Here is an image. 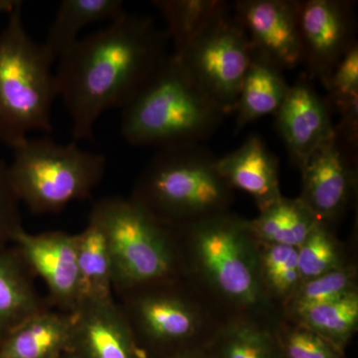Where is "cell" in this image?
<instances>
[{"instance_id":"obj_34","label":"cell","mask_w":358,"mask_h":358,"mask_svg":"<svg viewBox=\"0 0 358 358\" xmlns=\"http://www.w3.org/2000/svg\"><path fill=\"white\" fill-rule=\"evenodd\" d=\"M20 6H22V1L20 0H0V15H9Z\"/></svg>"},{"instance_id":"obj_15","label":"cell","mask_w":358,"mask_h":358,"mask_svg":"<svg viewBox=\"0 0 358 358\" xmlns=\"http://www.w3.org/2000/svg\"><path fill=\"white\" fill-rule=\"evenodd\" d=\"M275 117L278 131L299 169L317 148L334 138L331 110L305 76L289 86Z\"/></svg>"},{"instance_id":"obj_8","label":"cell","mask_w":358,"mask_h":358,"mask_svg":"<svg viewBox=\"0 0 358 358\" xmlns=\"http://www.w3.org/2000/svg\"><path fill=\"white\" fill-rule=\"evenodd\" d=\"M174 56L224 115L235 112L252 48L234 16L226 14Z\"/></svg>"},{"instance_id":"obj_3","label":"cell","mask_w":358,"mask_h":358,"mask_svg":"<svg viewBox=\"0 0 358 358\" xmlns=\"http://www.w3.org/2000/svg\"><path fill=\"white\" fill-rule=\"evenodd\" d=\"M217 159L200 143L162 148L131 197L174 229L227 213L233 189L219 173Z\"/></svg>"},{"instance_id":"obj_9","label":"cell","mask_w":358,"mask_h":358,"mask_svg":"<svg viewBox=\"0 0 358 358\" xmlns=\"http://www.w3.org/2000/svg\"><path fill=\"white\" fill-rule=\"evenodd\" d=\"M178 279L122 294L121 307L136 341L188 348L204 327L201 308L180 289Z\"/></svg>"},{"instance_id":"obj_18","label":"cell","mask_w":358,"mask_h":358,"mask_svg":"<svg viewBox=\"0 0 358 358\" xmlns=\"http://www.w3.org/2000/svg\"><path fill=\"white\" fill-rule=\"evenodd\" d=\"M32 275L13 244L0 248V341L45 308Z\"/></svg>"},{"instance_id":"obj_29","label":"cell","mask_w":358,"mask_h":358,"mask_svg":"<svg viewBox=\"0 0 358 358\" xmlns=\"http://www.w3.org/2000/svg\"><path fill=\"white\" fill-rule=\"evenodd\" d=\"M329 110L339 112L358 101V45L355 43L324 80Z\"/></svg>"},{"instance_id":"obj_6","label":"cell","mask_w":358,"mask_h":358,"mask_svg":"<svg viewBox=\"0 0 358 358\" xmlns=\"http://www.w3.org/2000/svg\"><path fill=\"white\" fill-rule=\"evenodd\" d=\"M11 150L9 180L20 203L34 214L57 213L88 199L106 173V157L83 150L76 141L27 138Z\"/></svg>"},{"instance_id":"obj_26","label":"cell","mask_w":358,"mask_h":358,"mask_svg":"<svg viewBox=\"0 0 358 358\" xmlns=\"http://www.w3.org/2000/svg\"><path fill=\"white\" fill-rule=\"evenodd\" d=\"M259 244V275L266 296L289 303L303 284L298 248L279 244Z\"/></svg>"},{"instance_id":"obj_17","label":"cell","mask_w":358,"mask_h":358,"mask_svg":"<svg viewBox=\"0 0 358 358\" xmlns=\"http://www.w3.org/2000/svg\"><path fill=\"white\" fill-rule=\"evenodd\" d=\"M73 315L45 308L0 341V358H60L69 352Z\"/></svg>"},{"instance_id":"obj_4","label":"cell","mask_w":358,"mask_h":358,"mask_svg":"<svg viewBox=\"0 0 358 358\" xmlns=\"http://www.w3.org/2000/svg\"><path fill=\"white\" fill-rule=\"evenodd\" d=\"M56 59L26 30L22 6L0 31V141L13 148L34 131L51 133L58 98Z\"/></svg>"},{"instance_id":"obj_32","label":"cell","mask_w":358,"mask_h":358,"mask_svg":"<svg viewBox=\"0 0 358 358\" xmlns=\"http://www.w3.org/2000/svg\"><path fill=\"white\" fill-rule=\"evenodd\" d=\"M339 122L334 124V138L345 154L357 162L358 143V101L338 112Z\"/></svg>"},{"instance_id":"obj_30","label":"cell","mask_w":358,"mask_h":358,"mask_svg":"<svg viewBox=\"0 0 358 358\" xmlns=\"http://www.w3.org/2000/svg\"><path fill=\"white\" fill-rule=\"evenodd\" d=\"M277 331L286 358H345V353L334 348L307 327L294 322Z\"/></svg>"},{"instance_id":"obj_7","label":"cell","mask_w":358,"mask_h":358,"mask_svg":"<svg viewBox=\"0 0 358 358\" xmlns=\"http://www.w3.org/2000/svg\"><path fill=\"white\" fill-rule=\"evenodd\" d=\"M180 229L192 268L221 299L243 310L267 301L259 275V244L247 220L227 212Z\"/></svg>"},{"instance_id":"obj_19","label":"cell","mask_w":358,"mask_h":358,"mask_svg":"<svg viewBox=\"0 0 358 358\" xmlns=\"http://www.w3.org/2000/svg\"><path fill=\"white\" fill-rule=\"evenodd\" d=\"M277 66L252 51L251 62L240 89L236 108V133L251 122L275 115L289 86Z\"/></svg>"},{"instance_id":"obj_2","label":"cell","mask_w":358,"mask_h":358,"mask_svg":"<svg viewBox=\"0 0 358 358\" xmlns=\"http://www.w3.org/2000/svg\"><path fill=\"white\" fill-rule=\"evenodd\" d=\"M224 115L171 53L122 108L121 134L131 145L160 150L199 143Z\"/></svg>"},{"instance_id":"obj_27","label":"cell","mask_w":358,"mask_h":358,"mask_svg":"<svg viewBox=\"0 0 358 358\" xmlns=\"http://www.w3.org/2000/svg\"><path fill=\"white\" fill-rule=\"evenodd\" d=\"M298 264L303 282L346 265L331 226L322 222L315 225L298 247Z\"/></svg>"},{"instance_id":"obj_35","label":"cell","mask_w":358,"mask_h":358,"mask_svg":"<svg viewBox=\"0 0 358 358\" xmlns=\"http://www.w3.org/2000/svg\"><path fill=\"white\" fill-rule=\"evenodd\" d=\"M60 358H77V357H75V355H73L72 353L67 352V353H65L64 355H62V357H61Z\"/></svg>"},{"instance_id":"obj_25","label":"cell","mask_w":358,"mask_h":358,"mask_svg":"<svg viewBox=\"0 0 358 358\" xmlns=\"http://www.w3.org/2000/svg\"><path fill=\"white\" fill-rule=\"evenodd\" d=\"M307 327L343 352L358 327V293L293 313Z\"/></svg>"},{"instance_id":"obj_24","label":"cell","mask_w":358,"mask_h":358,"mask_svg":"<svg viewBox=\"0 0 358 358\" xmlns=\"http://www.w3.org/2000/svg\"><path fill=\"white\" fill-rule=\"evenodd\" d=\"M207 345L214 358H286L278 334L251 319L226 324Z\"/></svg>"},{"instance_id":"obj_23","label":"cell","mask_w":358,"mask_h":358,"mask_svg":"<svg viewBox=\"0 0 358 358\" xmlns=\"http://www.w3.org/2000/svg\"><path fill=\"white\" fill-rule=\"evenodd\" d=\"M152 4L166 21V32L173 42L174 55L230 13L229 4L222 0H155Z\"/></svg>"},{"instance_id":"obj_12","label":"cell","mask_w":358,"mask_h":358,"mask_svg":"<svg viewBox=\"0 0 358 358\" xmlns=\"http://www.w3.org/2000/svg\"><path fill=\"white\" fill-rule=\"evenodd\" d=\"M13 244L32 274L43 280L58 310L74 312L80 303L77 234L61 231L33 234L21 227Z\"/></svg>"},{"instance_id":"obj_21","label":"cell","mask_w":358,"mask_h":358,"mask_svg":"<svg viewBox=\"0 0 358 358\" xmlns=\"http://www.w3.org/2000/svg\"><path fill=\"white\" fill-rule=\"evenodd\" d=\"M320 221L301 201L282 196L247 220L250 232L261 244H279L298 248Z\"/></svg>"},{"instance_id":"obj_31","label":"cell","mask_w":358,"mask_h":358,"mask_svg":"<svg viewBox=\"0 0 358 358\" xmlns=\"http://www.w3.org/2000/svg\"><path fill=\"white\" fill-rule=\"evenodd\" d=\"M20 202L9 180L7 164L0 160V248L13 244L21 224Z\"/></svg>"},{"instance_id":"obj_22","label":"cell","mask_w":358,"mask_h":358,"mask_svg":"<svg viewBox=\"0 0 358 358\" xmlns=\"http://www.w3.org/2000/svg\"><path fill=\"white\" fill-rule=\"evenodd\" d=\"M77 237L80 303L114 298L112 263L102 228L89 217L86 227Z\"/></svg>"},{"instance_id":"obj_28","label":"cell","mask_w":358,"mask_h":358,"mask_svg":"<svg viewBox=\"0 0 358 358\" xmlns=\"http://www.w3.org/2000/svg\"><path fill=\"white\" fill-rule=\"evenodd\" d=\"M355 278V267L346 264L333 272L303 282L289 301L292 312L331 303L357 292Z\"/></svg>"},{"instance_id":"obj_20","label":"cell","mask_w":358,"mask_h":358,"mask_svg":"<svg viewBox=\"0 0 358 358\" xmlns=\"http://www.w3.org/2000/svg\"><path fill=\"white\" fill-rule=\"evenodd\" d=\"M124 13L122 0H63L49 27L44 46L57 60L81 38L80 32L85 28L114 20Z\"/></svg>"},{"instance_id":"obj_33","label":"cell","mask_w":358,"mask_h":358,"mask_svg":"<svg viewBox=\"0 0 358 358\" xmlns=\"http://www.w3.org/2000/svg\"><path fill=\"white\" fill-rule=\"evenodd\" d=\"M166 358H214V357L208 345H192L182 350H176Z\"/></svg>"},{"instance_id":"obj_1","label":"cell","mask_w":358,"mask_h":358,"mask_svg":"<svg viewBox=\"0 0 358 358\" xmlns=\"http://www.w3.org/2000/svg\"><path fill=\"white\" fill-rule=\"evenodd\" d=\"M169 41L152 18L126 11L58 59V96L75 141L91 138L103 113L124 107L167 57Z\"/></svg>"},{"instance_id":"obj_14","label":"cell","mask_w":358,"mask_h":358,"mask_svg":"<svg viewBox=\"0 0 358 358\" xmlns=\"http://www.w3.org/2000/svg\"><path fill=\"white\" fill-rule=\"evenodd\" d=\"M69 352L77 358H141L133 329L115 298L80 303Z\"/></svg>"},{"instance_id":"obj_16","label":"cell","mask_w":358,"mask_h":358,"mask_svg":"<svg viewBox=\"0 0 358 358\" xmlns=\"http://www.w3.org/2000/svg\"><path fill=\"white\" fill-rule=\"evenodd\" d=\"M217 167L230 187L251 195L260 210L282 196L279 162L257 134L248 136L236 150L218 157Z\"/></svg>"},{"instance_id":"obj_5","label":"cell","mask_w":358,"mask_h":358,"mask_svg":"<svg viewBox=\"0 0 358 358\" xmlns=\"http://www.w3.org/2000/svg\"><path fill=\"white\" fill-rule=\"evenodd\" d=\"M102 228L112 263L113 289L119 296L178 279L182 258L174 228L129 197H105L90 213Z\"/></svg>"},{"instance_id":"obj_11","label":"cell","mask_w":358,"mask_h":358,"mask_svg":"<svg viewBox=\"0 0 358 358\" xmlns=\"http://www.w3.org/2000/svg\"><path fill=\"white\" fill-rule=\"evenodd\" d=\"M296 0H238L234 17L252 51L279 69H294L303 61Z\"/></svg>"},{"instance_id":"obj_13","label":"cell","mask_w":358,"mask_h":358,"mask_svg":"<svg viewBox=\"0 0 358 358\" xmlns=\"http://www.w3.org/2000/svg\"><path fill=\"white\" fill-rule=\"evenodd\" d=\"M355 164L334 136L301 167L300 199L320 222L331 226L345 213L357 188Z\"/></svg>"},{"instance_id":"obj_10","label":"cell","mask_w":358,"mask_h":358,"mask_svg":"<svg viewBox=\"0 0 358 358\" xmlns=\"http://www.w3.org/2000/svg\"><path fill=\"white\" fill-rule=\"evenodd\" d=\"M355 3L345 0L301 1L299 27L308 81L324 80L355 39Z\"/></svg>"}]
</instances>
